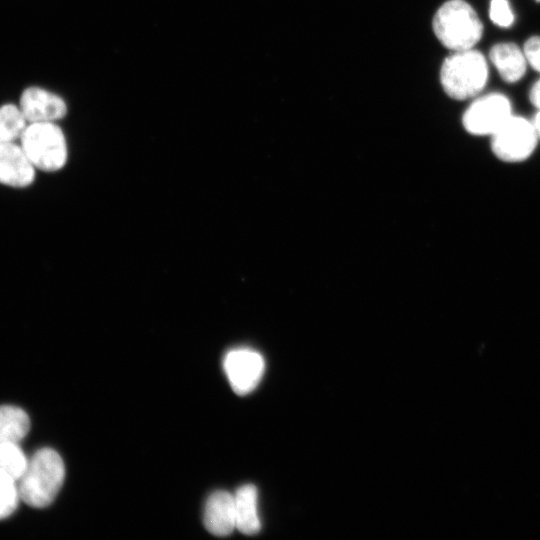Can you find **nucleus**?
Wrapping results in <instances>:
<instances>
[{"label": "nucleus", "mask_w": 540, "mask_h": 540, "mask_svg": "<svg viewBox=\"0 0 540 540\" xmlns=\"http://www.w3.org/2000/svg\"><path fill=\"white\" fill-rule=\"evenodd\" d=\"M532 123H533V125H534V127L536 129L538 138L540 139V110L534 116V118L532 120Z\"/></svg>", "instance_id": "obj_20"}, {"label": "nucleus", "mask_w": 540, "mask_h": 540, "mask_svg": "<svg viewBox=\"0 0 540 540\" xmlns=\"http://www.w3.org/2000/svg\"><path fill=\"white\" fill-rule=\"evenodd\" d=\"M65 477L60 455L51 448H42L28 459L27 467L17 481L20 499L34 508L50 505Z\"/></svg>", "instance_id": "obj_1"}, {"label": "nucleus", "mask_w": 540, "mask_h": 540, "mask_svg": "<svg viewBox=\"0 0 540 540\" xmlns=\"http://www.w3.org/2000/svg\"><path fill=\"white\" fill-rule=\"evenodd\" d=\"M234 495L236 528L245 535H254L260 531L258 514V492L254 485L239 487Z\"/></svg>", "instance_id": "obj_11"}, {"label": "nucleus", "mask_w": 540, "mask_h": 540, "mask_svg": "<svg viewBox=\"0 0 540 540\" xmlns=\"http://www.w3.org/2000/svg\"><path fill=\"white\" fill-rule=\"evenodd\" d=\"M20 500L17 481L0 471V520L10 516Z\"/></svg>", "instance_id": "obj_16"}, {"label": "nucleus", "mask_w": 540, "mask_h": 540, "mask_svg": "<svg viewBox=\"0 0 540 540\" xmlns=\"http://www.w3.org/2000/svg\"><path fill=\"white\" fill-rule=\"evenodd\" d=\"M29 428L30 420L24 410L11 405L0 406V445L18 444Z\"/></svg>", "instance_id": "obj_13"}, {"label": "nucleus", "mask_w": 540, "mask_h": 540, "mask_svg": "<svg viewBox=\"0 0 540 540\" xmlns=\"http://www.w3.org/2000/svg\"><path fill=\"white\" fill-rule=\"evenodd\" d=\"M489 58L507 83L518 81L526 71L527 60L524 52L514 43L494 45L489 52Z\"/></svg>", "instance_id": "obj_12"}, {"label": "nucleus", "mask_w": 540, "mask_h": 540, "mask_svg": "<svg viewBox=\"0 0 540 540\" xmlns=\"http://www.w3.org/2000/svg\"><path fill=\"white\" fill-rule=\"evenodd\" d=\"M524 55L527 62L540 72V37H530L524 44Z\"/></svg>", "instance_id": "obj_18"}, {"label": "nucleus", "mask_w": 540, "mask_h": 540, "mask_svg": "<svg viewBox=\"0 0 540 540\" xmlns=\"http://www.w3.org/2000/svg\"><path fill=\"white\" fill-rule=\"evenodd\" d=\"M28 122L21 109L14 104L0 107V142H15L20 139Z\"/></svg>", "instance_id": "obj_14"}, {"label": "nucleus", "mask_w": 540, "mask_h": 540, "mask_svg": "<svg viewBox=\"0 0 540 540\" xmlns=\"http://www.w3.org/2000/svg\"><path fill=\"white\" fill-rule=\"evenodd\" d=\"M529 98L531 103L540 110V80L532 87Z\"/></svg>", "instance_id": "obj_19"}, {"label": "nucleus", "mask_w": 540, "mask_h": 540, "mask_svg": "<svg viewBox=\"0 0 540 540\" xmlns=\"http://www.w3.org/2000/svg\"><path fill=\"white\" fill-rule=\"evenodd\" d=\"M488 66L477 50L454 51L444 59L440 69V82L445 93L456 100L477 95L486 85Z\"/></svg>", "instance_id": "obj_3"}, {"label": "nucleus", "mask_w": 540, "mask_h": 540, "mask_svg": "<svg viewBox=\"0 0 540 540\" xmlns=\"http://www.w3.org/2000/svg\"><path fill=\"white\" fill-rule=\"evenodd\" d=\"M438 40L452 51L472 49L481 39L483 25L475 10L464 0H449L433 17Z\"/></svg>", "instance_id": "obj_2"}, {"label": "nucleus", "mask_w": 540, "mask_h": 540, "mask_svg": "<svg viewBox=\"0 0 540 540\" xmlns=\"http://www.w3.org/2000/svg\"><path fill=\"white\" fill-rule=\"evenodd\" d=\"M20 145L36 170L55 172L67 162L66 139L54 122L28 123Z\"/></svg>", "instance_id": "obj_4"}, {"label": "nucleus", "mask_w": 540, "mask_h": 540, "mask_svg": "<svg viewBox=\"0 0 540 540\" xmlns=\"http://www.w3.org/2000/svg\"><path fill=\"white\" fill-rule=\"evenodd\" d=\"M491 136L493 153L508 163L526 160L535 150L539 139L532 121L514 115Z\"/></svg>", "instance_id": "obj_5"}, {"label": "nucleus", "mask_w": 540, "mask_h": 540, "mask_svg": "<svg viewBox=\"0 0 540 540\" xmlns=\"http://www.w3.org/2000/svg\"><path fill=\"white\" fill-rule=\"evenodd\" d=\"M203 520L211 534H231L236 528L234 495L224 490L213 492L206 501Z\"/></svg>", "instance_id": "obj_10"}, {"label": "nucleus", "mask_w": 540, "mask_h": 540, "mask_svg": "<svg viewBox=\"0 0 540 540\" xmlns=\"http://www.w3.org/2000/svg\"><path fill=\"white\" fill-rule=\"evenodd\" d=\"M489 16L493 23L501 27H509L514 21L507 0H491Z\"/></svg>", "instance_id": "obj_17"}, {"label": "nucleus", "mask_w": 540, "mask_h": 540, "mask_svg": "<svg viewBox=\"0 0 540 540\" xmlns=\"http://www.w3.org/2000/svg\"><path fill=\"white\" fill-rule=\"evenodd\" d=\"M512 116L509 99L499 93L476 99L466 109L462 123L467 132L483 136L494 134Z\"/></svg>", "instance_id": "obj_6"}, {"label": "nucleus", "mask_w": 540, "mask_h": 540, "mask_svg": "<svg viewBox=\"0 0 540 540\" xmlns=\"http://www.w3.org/2000/svg\"><path fill=\"white\" fill-rule=\"evenodd\" d=\"M19 108L28 123L54 122L67 113L66 103L61 97L34 86L22 92Z\"/></svg>", "instance_id": "obj_8"}, {"label": "nucleus", "mask_w": 540, "mask_h": 540, "mask_svg": "<svg viewBox=\"0 0 540 540\" xmlns=\"http://www.w3.org/2000/svg\"><path fill=\"white\" fill-rule=\"evenodd\" d=\"M540 1V0H539Z\"/></svg>", "instance_id": "obj_21"}, {"label": "nucleus", "mask_w": 540, "mask_h": 540, "mask_svg": "<svg viewBox=\"0 0 540 540\" xmlns=\"http://www.w3.org/2000/svg\"><path fill=\"white\" fill-rule=\"evenodd\" d=\"M35 175L36 169L21 145L15 142H0V184L25 188L34 182Z\"/></svg>", "instance_id": "obj_9"}, {"label": "nucleus", "mask_w": 540, "mask_h": 540, "mask_svg": "<svg viewBox=\"0 0 540 540\" xmlns=\"http://www.w3.org/2000/svg\"><path fill=\"white\" fill-rule=\"evenodd\" d=\"M27 464L28 459L18 444L7 443L0 445V471L18 481Z\"/></svg>", "instance_id": "obj_15"}, {"label": "nucleus", "mask_w": 540, "mask_h": 540, "mask_svg": "<svg viewBox=\"0 0 540 540\" xmlns=\"http://www.w3.org/2000/svg\"><path fill=\"white\" fill-rule=\"evenodd\" d=\"M223 368L233 391L238 395H246L259 384L265 362L260 353L248 348H238L225 355Z\"/></svg>", "instance_id": "obj_7"}]
</instances>
